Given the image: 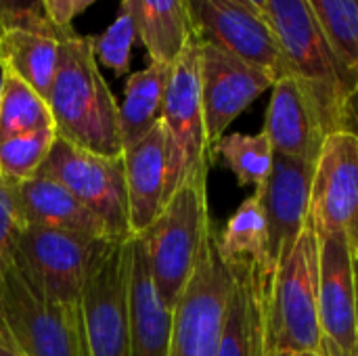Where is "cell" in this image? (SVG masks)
I'll use <instances>...</instances> for the list:
<instances>
[{
	"mask_svg": "<svg viewBox=\"0 0 358 356\" xmlns=\"http://www.w3.org/2000/svg\"><path fill=\"white\" fill-rule=\"evenodd\" d=\"M218 250L227 262H254L262 275L273 277L268 256V229L266 218L256 195L243 199L237 212L229 218L224 231L218 235Z\"/></svg>",
	"mask_w": 358,
	"mask_h": 356,
	"instance_id": "cell-24",
	"label": "cell"
},
{
	"mask_svg": "<svg viewBox=\"0 0 358 356\" xmlns=\"http://www.w3.org/2000/svg\"><path fill=\"white\" fill-rule=\"evenodd\" d=\"M96 241L67 231L21 225L13 266L36 296L82 319L84 279Z\"/></svg>",
	"mask_w": 358,
	"mask_h": 356,
	"instance_id": "cell-6",
	"label": "cell"
},
{
	"mask_svg": "<svg viewBox=\"0 0 358 356\" xmlns=\"http://www.w3.org/2000/svg\"><path fill=\"white\" fill-rule=\"evenodd\" d=\"M199 48L197 36L185 44L172 63L164 97L162 124L170 141V195L189 172L212 162L201 105Z\"/></svg>",
	"mask_w": 358,
	"mask_h": 356,
	"instance_id": "cell-9",
	"label": "cell"
},
{
	"mask_svg": "<svg viewBox=\"0 0 358 356\" xmlns=\"http://www.w3.org/2000/svg\"><path fill=\"white\" fill-rule=\"evenodd\" d=\"M355 271H357V327H358V256H357V262H355Z\"/></svg>",
	"mask_w": 358,
	"mask_h": 356,
	"instance_id": "cell-37",
	"label": "cell"
},
{
	"mask_svg": "<svg viewBox=\"0 0 358 356\" xmlns=\"http://www.w3.org/2000/svg\"><path fill=\"white\" fill-rule=\"evenodd\" d=\"M214 155H220L224 159L239 185H252L258 189L271 172L275 151L264 132H233L224 134L214 145L212 157Z\"/></svg>",
	"mask_w": 358,
	"mask_h": 356,
	"instance_id": "cell-27",
	"label": "cell"
},
{
	"mask_svg": "<svg viewBox=\"0 0 358 356\" xmlns=\"http://www.w3.org/2000/svg\"><path fill=\"white\" fill-rule=\"evenodd\" d=\"M313 176L315 164L275 153L266 180L254 193L266 218L273 273L308 227Z\"/></svg>",
	"mask_w": 358,
	"mask_h": 356,
	"instance_id": "cell-14",
	"label": "cell"
},
{
	"mask_svg": "<svg viewBox=\"0 0 358 356\" xmlns=\"http://www.w3.org/2000/svg\"><path fill=\"white\" fill-rule=\"evenodd\" d=\"M55 128L48 101L13 71L2 69L0 84V141Z\"/></svg>",
	"mask_w": 358,
	"mask_h": 356,
	"instance_id": "cell-26",
	"label": "cell"
},
{
	"mask_svg": "<svg viewBox=\"0 0 358 356\" xmlns=\"http://www.w3.org/2000/svg\"><path fill=\"white\" fill-rule=\"evenodd\" d=\"M342 130L352 132L358 136V84L348 92L344 101V111H342Z\"/></svg>",
	"mask_w": 358,
	"mask_h": 356,
	"instance_id": "cell-33",
	"label": "cell"
},
{
	"mask_svg": "<svg viewBox=\"0 0 358 356\" xmlns=\"http://www.w3.org/2000/svg\"><path fill=\"white\" fill-rule=\"evenodd\" d=\"M264 15L271 21L289 73L317 107L325 130L329 134L342 130V111L350 88L306 0H266Z\"/></svg>",
	"mask_w": 358,
	"mask_h": 356,
	"instance_id": "cell-3",
	"label": "cell"
},
{
	"mask_svg": "<svg viewBox=\"0 0 358 356\" xmlns=\"http://www.w3.org/2000/svg\"><path fill=\"white\" fill-rule=\"evenodd\" d=\"M319 241V313L323 338L358 356L357 256L342 233L317 235Z\"/></svg>",
	"mask_w": 358,
	"mask_h": 356,
	"instance_id": "cell-15",
	"label": "cell"
},
{
	"mask_svg": "<svg viewBox=\"0 0 358 356\" xmlns=\"http://www.w3.org/2000/svg\"><path fill=\"white\" fill-rule=\"evenodd\" d=\"M57 136L99 155L120 157V105L94 57V36L61 29L59 65L48 94Z\"/></svg>",
	"mask_w": 358,
	"mask_h": 356,
	"instance_id": "cell-1",
	"label": "cell"
},
{
	"mask_svg": "<svg viewBox=\"0 0 358 356\" xmlns=\"http://www.w3.org/2000/svg\"><path fill=\"white\" fill-rule=\"evenodd\" d=\"M0 356H25L21 353V348L15 344V340L10 338L2 319H0Z\"/></svg>",
	"mask_w": 358,
	"mask_h": 356,
	"instance_id": "cell-34",
	"label": "cell"
},
{
	"mask_svg": "<svg viewBox=\"0 0 358 356\" xmlns=\"http://www.w3.org/2000/svg\"><path fill=\"white\" fill-rule=\"evenodd\" d=\"M266 329L268 353L298 355L321 350L319 241L310 222L268 281Z\"/></svg>",
	"mask_w": 358,
	"mask_h": 356,
	"instance_id": "cell-4",
	"label": "cell"
},
{
	"mask_svg": "<svg viewBox=\"0 0 358 356\" xmlns=\"http://www.w3.org/2000/svg\"><path fill=\"white\" fill-rule=\"evenodd\" d=\"M0 84H2V65H0Z\"/></svg>",
	"mask_w": 358,
	"mask_h": 356,
	"instance_id": "cell-40",
	"label": "cell"
},
{
	"mask_svg": "<svg viewBox=\"0 0 358 356\" xmlns=\"http://www.w3.org/2000/svg\"><path fill=\"white\" fill-rule=\"evenodd\" d=\"M308 222L317 235L342 233L358 256V136L331 132L315 162Z\"/></svg>",
	"mask_w": 358,
	"mask_h": 356,
	"instance_id": "cell-12",
	"label": "cell"
},
{
	"mask_svg": "<svg viewBox=\"0 0 358 356\" xmlns=\"http://www.w3.org/2000/svg\"><path fill=\"white\" fill-rule=\"evenodd\" d=\"M235 287L216 356H268V277L254 262H231Z\"/></svg>",
	"mask_w": 358,
	"mask_h": 356,
	"instance_id": "cell-18",
	"label": "cell"
},
{
	"mask_svg": "<svg viewBox=\"0 0 358 356\" xmlns=\"http://www.w3.org/2000/svg\"><path fill=\"white\" fill-rule=\"evenodd\" d=\"M38 174L50 176L69 189L105 225L109 239L126 241L132 237L122 155H99L57 136Z\"/></svg>",
	"mask_w": 358,
	"mask_h": 356,
	"instance_id": "cell-8",
	"label": "cell"
},
{
	"mask_svg": "<svg viewBox=\"0 0 358 356\" xmlns=\"http://www.w3.org/2000/svg\"><path fill=\"white\" fill-rule=\"evenodd\" d=\"M44 17L55 27H71V21L80 17L86 8H90L96 0H40Z\"/></svg>",
	"mask_w": 358,
	"mask_h": 356,
	"instance_id": "cell-32",
	"label": "cell"
},
{
	"mask_svg": "<svg viewBox=\"0 0 358 356\" xmlns=\"http://www.w3.org/2000/svg\"><path fill=\"white\" fill-rule=\"evenodd\" d=\"M55 141V128H42L0 141V178L10 185L34 178L44 166Z\"/></svg>",
	"mask_w": 358,
	"mask_h": 356,
	"instance_id": "cell-28",
	"label": "cell"
},
{
	"mask_svg": "<svg viewBox=\"0 0 358 356\" xmlns=\"http://www.w3.org/2000/svg\"><path fill=\"white\" fill-rule=\"evenodd\" d=\"M61 27L48 19L0 29V65L48 101L59 65Z\"/></svg>",
	"mask_w": 358,
	"mask_h": 356,
	"instance_id": "cell-21",
	"label": "cell"
},
{
	"mask_svg": "<svg viewBox=\"0 0 358 356\" xmlns=\"http://www.w3.org/2000/svg\"><path fill=\"white\" fill-rule=\"evenodd\" d=\"M128 327L130 356H168L172 311L162 302L141 237L130 239L128 262Z\"/></svg>",
	"mask_w": 358,
	"mask_h": 356,
	"instance_id": "cell-19",
	"label": "cell"
},
{
	"mask_svg": "<svg viewBox=\"0 0 358 356\" xmlns=\"http://www.w3.org/2000/svg\"><path fill=\"white\" fill-rule=\"evenodd\" d=\"M136 42H141V38L134 17L128 2L120 0L117 15L111 25L101 36H94V57L99 65L111 69L117 78H124L130 71V55Z\"/></svg>",
	"mask_w": 358,
	"mask_h": 356,
	"instance_id": "cell-29",
	"label": "cell"
},
{
	"mask_svg": "<svg viewBox=\"0 0 358 356\" xmlns=\"http://www.w3.org/2000/svg\"><path fill=\"white\" fill-rule=\"evenodd\" d=\"M208 168L210 164H203L189 172L166 199L153 225L138 235L155 290L170 311H174L178 296L193 277L203 241L212 231Z\"/></svg>",
	"mask_w": 358,
	"mask_h": 356,
	"instance_id": "cell-2",
	"label": "cell"
},
{
	"mask_svg": "<svg viewBox=\"0 0 358 356\" xmlns=\"http://www.w3.org/2000/svg\"><path fill=\"white\" fill-rule=\"evenodd\" d=\"M342 67L348 88L358 84V0H306Z\"/></svg>",
	"mask_w": 358,
	"mask_h": 356,
	"instance_id": "cell-25",
	"label": "cell"
},
{
	"mask_svg": "<svg viewBox=\"0 0 358 356\" xmlns=\"http://www.w3.org/2000/svg\"><path fill=\"white\" fill-rule=\"evenodd\" d=\"M170 71V63L149 61L145 69L128 76L120 103V136L124 149L147 136L162 122Z\"/></svg>",
	"mask_w": 358,
	"mask_h": 356,
	"instance_id": "cell-23",
	"label": "cell"
},
{
	"mask_svg": "<svg viewBox=\"0 0 358 356\" xmlns=\"http://www.w3.org/2000/svg\"><path fill=\"white\" fill-rule=\"evenodd\" d=\"M235 287V269L218 250V233H208L193 277L172 311L168 356H216L229 302Z\"/></svg>",
	"mask_w": 358,
	"mask_h": 356,
	"instance_id": "cell-5",
	"label": "cell"
},
{
	"mask_svg": "<svg viewBox=\"0 0 358 356\" xmlns=\"http://www.w3.org/2000/svg\"><path fill=\"white\" fill-rule=\"evenodd\" d=\"M275 153L315 164L329 132L323 120L294 76L279 78L271 88L262 130Z\"/></svg>",
	"mask_w": 358,
	"mask_h": 356,
	"instance_id": "cell-17",
	"label": "cell"
},
{
	"mask_svg": "<svg viewBox=\"0 0 358 356\" xmlns=\"http://www.w3.org/2000/svg\"><path fill=\"white\" fill-rule=\"evenodd\" d=\"M46 19L40 0H0V29Z\"/></svg>",
	"mask_w": 358,
	"mask_h": 356,
	"instance_id": "cell-31",
	"label": "cell"
},
{
	"mask_svg": "<svg viewBox=\"0 0 358 356\" xmlns=\"http://www.w3.org/2000/svg\"><path fill=\"white\" fill-rule=\"evenodd\" d=\"M321 353H323V356H350L348 353H344L340 346H336L331 340H327V338H323V342H321Z\"/></svg>",
	"mask_w": 358,
	"mask_h": 356,
	"instance_id": "cell-35",
	"label": "cell"
},
{
	"mask_svg": "<svg viewBox=\"0 0 358 356\" xmlns=\"http://www.w3.org/2000/svg\"><path fill=\"white\" fill-rule=\"evenodd\" d=\"M132 237L143 235L170 197V141L159 122L147 136L122 151Z\"/></svg>",
	"mask_w": 358,
	"mask_h": 356,
	"instance_id": "cell-16",
	"label": "cell"
},
{
	"mask_svg": "<svg viewBox=\"0 0 358 356\" xmlns=\"http://www.w3.org/2000/svg\"><path fill=\"white\" fill-rule=\"evenodd\" d=\"M149 61L174 63L195 36L189 0H126Z\"/></svg>",
	"mask_w": 358,
	"mask_h": 356,
	"instance_id": "cell-22",
	"label": "cell"
},
{
	"mask_svg": "<svg viewBox=\"0 0 358 356\" xmlns=\"http://www.w3.org/2000/svg\"><path fill=\"white\" fill-rule=\"evenodd\" d=\"M0 319L25 356H86L82 319L36 296L13 262L0 279Z\"/></svg>",
	"mask_w": 358,
	"mask_h": 356,
	"instance_id": "cell-10",
	"label": "cell"
},
{
	"mask_svg": "<svg viewBox=\"0 0 358 356\" xmlns=\"http://www.w3.org/2000/svg\"><path fill=\"white\" fill-rule=\"evenodd\" d=\"M10 189L23 225L67 231L88 239H109L105 225L59 180L36 174L34 178L10 185Z\"/></svg>",
	"mask_w": 358,
	"mask_h": 356,
	"instance_id": "cell-20",
	"label": "cell"
},
{
	"mask_svg": "<svg viewBox=\"0 0 358 356\" xmlns=\"http://www.w3.org/2000/svg\"><path fill=\"white\" fill-rule=\"evenodd\" d=\"M268 356H292V355H285V353H268Z\"/></svg>",
	"mask_w": 358,
	"mask_h": 356,
	"instance_id": "cell-39",
	"label": "cell"
},
{
	"mask_svg": "<svg viewBox=\"0 0 358 356\" xmlns=\"http://www.w3.org/2000/svg\"><path fill=\"white\" fill-rule=\"evenodd\" d=\"M292 356H323V353H321V350H319V353H298V355Z\"/></svg>",
	"mask_w": 358,
	"mask_h": 356,
	"instance_id": "cell-38",
	"label": "cell"
},
{
	"mask_svg": "<svg viewBox=\"0 0 358 356\" xmlns=\"http://www.w3.org/2000/svg\"><path fill=\"white\" fill-rule=\"evenodd\" d=\"M195 36L275 80L292 76L266 15L248 0H189Z\"/></svg>",
	"mask_w": 358,
	"mask_h": 356,
	"instance_id": "cell-11",
	"label": "cell"
},
{
	"mask_svg": "<svg viewBox=\"0 0 358 356\" xmlns=\"http://www.w3.org/2000/svg\"><path fill=\"white\" fill-rule=\"evenodd\" d=\"M21 225L23 222L17 214L13 189L0 178V279L13 262V248Z\"/></svg>",
	"mask_w": 358,
	"mask_h": 356,
	"instance_id": "cell-30",
	"label": "cell"
},
{
	"mask_svg": "<svg viewBox=\"0 0 358 356\" xmlns=\"http://www.w3.org/2000/svg\"><path fill=\"white\" fill-rule=\"evenodd\" d=\"M130 239H99L94 243L80 304L86 356H130Z\"/></svg>",
	"mask_w": 358,
	"mask_h": 356,
	"instance_id": "cell-7",
	"label": "cell"
},
{
	"mask_svg": "<svg viewBox=\"0 0 358 356\" xmlns=\"http://www.w3.org/2000/svg\"><path fill=\"white\" fill-rule=\"evenodd\" d=\"M199 82L203 122L210 149L227 134V128L277 82L268 71L241 61L239 57L201 42Z\"/></svg>",
	"mask_w": 358,
	"mask_h": 356,
	"instance_id": "cell-13",
	"label": "cell"
},
{
	"mask_svg": "<svg viewBox=\"0 0 358 356\" xmlns=\"http://www.w3.org/2000/svg\"><path fill=\"white\" fill-rule=\"evenodd\" d=\"M248 2H252L256 8H260L262 13H264V8H266V0H248Z\"/></svg>",
	"mask_w": 358,
	"mask_h": 356,
	"instance_id": "cell-36",
	"label": "cell"
}]
</instances>
